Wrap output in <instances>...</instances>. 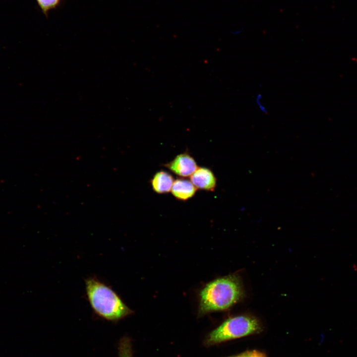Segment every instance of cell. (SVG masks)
<instances>
[{"label":"cell","mask_w":357,"mask_h":357,"mask_svg":"<svg viewBox=\"0 0 357 357\" xmlns=\"http://www.w3.org/2000/svg\"><path fill=\"white\" fill-rule=\"evenodd\" d=\"M84 282L87 301L98 317L115 323L133 312L110 286L97 277H89Z\"/></svg>","instance_id":"1"},{"label":"cell","mask_w":357,"mask_h":357,"mask_svg":"<svg viewBox=\"0 0 357 357\" xmlns=\"http://www.w3.org/2000/svg\"><path fill=\"white\" fill-rule=\"evenodd\" d=\"M241 282L236 275L216 279L208 283L200 293L198 314L226 310L243 297Z\"/></svg>","instance_id":"2"},{"label":"cell","mask_w":357,"mask_h":357,"mask_svg":"<svg viewBox=\"0 0 357 357\" xmlns=\"http://www.w3.org/2000/svg\"><path fill=\"white\" fill-rule=\"evenodd\" d=\"M262 329L259 321L249 315H238L226 319L208 336L206 343L213 345L230 340L257 333Z\"/></svg>","instance_id":"3"},{"label":"cell","mask_w":357,"mask_h":357,"mask_svg":"<svg viewBox=\"0 0 357 357\" xmlns=\"http://www.w3.org/2000/svg\"><path fill=\"white\" fill-rule=\"evenodd\" d=\"M165 167L175 174L181 177L190 176L197 169V164L194 158L187 153L177 155Z\"/></svg>","instance_id":"4"},{"label":"cell","mask_w":357,"mask_h":357,"mask_svg":"<svg viewBox=\"0 0 357 357\" xmlns=\"http://www.w3.org/2000/svg\"><path fill=\"white\" fill-rule=\"evenodd\" d=\"M190 181L197 189L213 191L217 179L212 171L205 167H198L190 176Z\"/></svg>","instance_id":"5"},{"label":"cell","mask_w":357,"mask_h":357,"mask_svg":"<svg viewBox=\"0 0 357 357\" xmlns=\"http://www.w3.org/2000/svg\"><path fill=\"white\" fill-rule=\"evenodd\" d=\"M196 190L197 188L190 180L179 178L174 181L171 191L177 199L186 201L192 197Z\"/></svg>","instance_id":"6"},{"label":"cell","mask_w":357,"mask_h":357,"mask_svg":"<svg viewBox=\"0 0 357 357\" xmlns=\"http://www.w3.org/2000/svg\"><path fill=\"white\" fill-rule=\"evenodd\" d=\"M173 177L167 172L161 171L156 173L151 180L153 190L159 194L166 193L171 190L174 183Z\"/></svg>","instance_id":"7"},{"label":"cell","mask_w":357,"mask_h":357,"mask_svg":"<svg viewBox=\"0 0 357 357\" xmlns=\"http://www.w3.org/2000/svg\"><path fill=\"white\" fill-rule=\"evenodd\" d=\"M118 357H133L131 342L127 337L121 338L119 341Z\"/></svg>","instance_id":"8"},{"label":"cell","mask_w":357,"mask_h":357,"mask_svg":"<svg viewBox=\"0 0 357 357\" xmlns=\"http://www.w3.org/2000/svg\"><path fill=\"white\" fill-rule=\"evenodd\" d=\"M43 14L47 18L50 10L56 8L61 0H36Z\"/></svg>","instance_id":"9"},{"label":"cell","mask_w":357,"mask_h":357,"mask_svg":"<svg viewBox=\"0 0 357 357\" xmlns=\"http://www.w3.org/2000/svg\"><path fill=\"white\" fill-rule=\"evenodd\" d=\"M255 103L259 110L264 114H267L268 110L263 102V96L258 93L255 97Z\"/></svg>","instance_id":"10"},{"label":"cell","mask_w":357,"mask_h":357,"mask_svg":"<svg viewBox=\"0 0 357 357\" xmlns=\"http://www.w3.org/2000/svg\"><path fill=\"white\" fill-rule=\"evenodd\" d=\"M231 357H266V356L264 354L259 351H252Z\"/></svg>","instance_id":"11"},{"label":"cell","mask_w":357,"mask_h":357,"mask_svg":"<svg viewBox=\"0 0 357 357\" xmlns=\"http://www.w3.org/2000/svg\"><path fill=\"white\" fill-rule=\"evenodd\" d=\"M242 31V30H237V31H236L234 32H233V34H239V33H241Z\"/></svg>","instance_id":"12"}]
</instances>
